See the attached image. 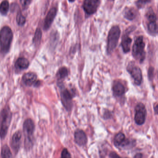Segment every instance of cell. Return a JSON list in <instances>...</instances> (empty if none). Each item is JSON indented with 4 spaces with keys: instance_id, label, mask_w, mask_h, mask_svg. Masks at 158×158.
Returning <instances> with one entry per match:
<instances>
[{
    "instance_id": "6da1fadb",
    "label": "cell",
    "mask_w": 158,
    "mask_h": 158,
    "mask_svg": "<svg viewBox=\"0 0 158 158\" xmlns=\"http://www.w3.org/2000/svg\"><path fill=\"white\" fill-rule=\"evenodd\" d=\"M13 34L9 27L5 26L0 32V45L1 52L6 54L8 53L13 39Z\"/></svg>"
},
{
    "instance_id": "7a4b0ae2",
    "label": "cell",
    "mask_w": 158,
    "mask_h": 158,
    "mask_svg": "<svg viewBox=\"0 0 158 158\" xmlns=\"http://www.w3.org/2000/svg\"><path fill=\"white\" fill-rule=\"evenodd\" d=\"M145 45L143 36H140L137 37L133 46L132 54L134 57L140 63H142L145 58Z\"/></svg>"
},
{
    "instance_id": "3957f363",
    "label": "cell",
    "mask_w": 158,
    "mask_h": 158,
    "mask_svg": "<svg viewBox=\"0 0 158 158\" xmlns=\"http://www.w3.org/2000/svg\"><path fill=\"white\" fill-rule=\"evenodd\" d=\"M121 30L118 26L112 27L109 32L108 36L107 52L109 53H112L116 48L120 36Z\"/></svg>"
},
{
    "instance_id": "277c9868",
    "label": "cell",
    "mask_w": 158,
    "mask_h": 158,
    "mask_svg": "<svg viewBox=\"0 0 158 158\" xmlns=\"http://www.w3.org/2000/svg\"><path fill=\"white\" fill-rule=\"evenodd\" d=\"M12 114L8 109H4L1 116L0 122V136L1 138L5 137L11 122Z\"/></svg>"
},
{
    "instance_id": "5b68a950",
    "label": "cell",
    "mask_w": 158,
    "mask_h": 158,
    "mask_svg": "<svg viewBox=\"0 0 158 158\" xmlns=\"http://www.w3.org/2000/svg\"><path fill=\"white\" fill-rule=\"evenodd\" d=\"M127 69L128 72L133 79L135 84L137 85H140L143 80V75L141 69L135 66L133 63H130Z\"/></svg>"
},
{
    "instance_id": "8992f818",
    "label": "cell",
    "mask_w": 158,
    "mask_h": 158,
    "mask_svg": "<svg viewBox=\"0 0 158 158\" xmlns=\"http://www.w3.org/2000/svg\"><path fill=\"white\" fill-rule=\"evenodd\" d=\"M147 116L145 106L142 103H139L135 108V120L137 125H142L144 123Z\"/></svg>"
},
{
    "instance_id": "52a82bcc",
    "label": "cell",
    "mask_w": 158,
    "mask_h": 158,
    "mask_svg": "<svg viewBox=\"0 0 158 158\" xmlns=\"http://www.w3.org/2000/svg\"><path fill=\"white\" fill-rule=\"evenodd\" d=\"M100 3V0H84L83 7L87 15H93L96 12Z\"/></svg>"
},
{
    "instance_id": "ba28073f",
    "label": "cell",
    "mask_w": 158,
    "mask_h": 158,
    "mask_svg": "<svg viewBox=\"0 0 158 158\" xmlns=\"http://www.w3.org/2000/svg\"><path fill=\"white\" fill-rule=\"evenodd\" d=\"M23 129L26 141L28 142H31V137L33 135L35 129L34 122L30 119L26 120L24 122Z\"/></svg>"
},
{
    "instance_id": "9c48e42d",
    "label": "cell",
    "mask_w": 158,
    "mask_h": 158,
    "mask_svg": "<svg viewBox=\"0 0 158 158\" xmlns=\"http://www.w3.org/2000/svg\"><path fill=\"white\" fill-rule=\"evenodd\" d=\"M134 27H131L127 31V32L123 35L122 41L121 45L123 50L125 53L130 52L131 50V44L132 43V39L129 36V33L133 30Z\"/></svg>"
},
{
    "instance_id": "30bf717a",
    "label": "cell",
    "mask_w": 158,
    "mask_h": 158,
    "mask_svg": "<svg viewBox=\"0 0 158 158\" xmlns=\"http://www.w3.org/2000/svg\"><path fill=\"white\" fill-rule=\"evenodd\" d=\"M61 98L64 106L67 110H70L72 106V97L68 90L65 89L62 92Z\"/></svg>"
},
{
    "instance_id": "8fae6325",
    "label": "cell",
    "mask_w": 158,
    "mask_h": 158,
    "mask_svg": "<svg viewBox=\"0 0 158 158\" xmlns=\"http://www.w3.org/2000/svg\"><path fill=\"white\" fill-rule=\"evenodd\" d=\"M56 12H57V10L55 7L51 8L49 12H48V14L45 18L44 26V29L45 30H48L51 27L56 16Z\"/></svg>"
},
{
    "instance_id": "7c38bea8",
    "label": "cell",
    "mask_w": 158,
    "mask_h": 158,
    "mask_svg": "<svg viewBox=\"0 0 158 158\" xmlns=\"http://www.w3.org/2000/svg\"><path fill=\"white\" fill-rule=\"evenodd\" d=\"M21 133L20 131L15 133L12 137L11 141V147L14 152L17 153L20 148L21 143Z\"/></svg>"
},
{
    "instance_id": "4fadbf2b",
    "label": "cell",
    "mask_w": 158,
    "mask_h": 158,
    "mask_svg": "<svg viewBox=\"0 0 158 158\" xmlns=\"http://www.w3.org/2000/svg\"><path fill=\"white\" fill-rule=\"evenodd\" d=\"M75 142L79 146H84L87 143V137L84 132L82 130H78L75 133Z\"/></svg>"
},
{
    "instance_id": "5bb4252c",
    "label": "cell",
    "mask_w": 158,
    "mask_h": 158,
    "mask_svg": "<svg viewBox=\"0 0 158 158\" xmlns=\"http://www.w3.org/2000/svg\"><path fill=\"white\" fill-rule=\"evenodd\" d=\"M37 79V76L36 74L32 72H28L24 74L22 80L26 85L31 86L35 83Z\"/></svg>"
},
{
    "instance_id": "9a60e30c",
    "label": "cell",
    "mask_w": 158,
    "mask_h": 158,
    "mask_svg": "<svg viewBox=\"0 0 158 158\" xmlns=\"http://www.w3.org/2000/svg\"><path fill=\"white\" fill-rule=\"evenodd\" d=\"M114 143L116 147H124L129 144V142L126 140L125 135L122 133H119L114 138Z\"/></svg>"
},
{
    "instance_id": "2e32d148",
    "label": "cell",
    "mask_w": 158,
    "mask_h": 158,
    "mask_svg": "<svg viewBox=\"0 0 158 158\" xmlns=\"http://www.w3.org/2000/svg\"><path fill=\"white\" fill-rule=\"evenodd\" d=\"M113 94L117 96H120L124 94L125 93V87L122 83L119 82H116L113 85Z\"/></svg>"
},
{
    "instance_id": "e0dca14e",
    "label": "cell",
    "mask_w": 158,
    "mask_h": 158,
    "mask_svg": "<svg viewBox=\"0 0 158 158\" xmlns=\"http://www.w3.org/2000/svg\"><path fill=\"white\" fill-rule=\"evenodd\" d=\"M123 15L126 19L132 20L136 17V11L134 8L127 7L124 10Z\"/></svg>"
},
{
    "instance_id": "ac0fdd59",
    "label": "cell",
    "mask_w": 158,
    "mask_h": 158,
    "mask_svg": "<svg viewBox=\"0 0 158 158\" xmlns=\"http://www.w3.org/2000/svg\"><path fill=\"white\" fill-rule=\"evenodd\" d=\"M29 66V62L28 60L24 58H18L15 63L16 67L19 69H26Z\"/></svg>"
},
{
    "instance_id": "d6986e66",
    "label": "cell",
    "mask_w": 158,
    "mask_h": 158,
    "mask_svg": "<svg viewBox=\"0 0 158 158\" xmlns=\"http://www.w3.org/2000/svg\"><path fill=\"white\" fill-rule=\"evenodd\" d=\"M156 21L149 22L148 24V29L150 34L155 35L158 33V26Z\"/></svg>"
},
{
    "instance_id": "ffe728a7",
    "label": "cell",
    "mask_w": 158,
    "mask_h": 158,
    "mask_svg": "<svg viewBox=\"0 0 158 158\" xmlns=\"http://www.w3.org/2000/svg\"><path fill=\"white\" fill-rule=\"evenodd\" d=\"M9 10V2L6 0L3 1L0 4V12L3 15H6Z\"/></svg>"
},
{
    "instance_id": "44dd1931",
    "label": "cell",
    "mask_w": 158,
    "mask_h": 158,
    "mask_svg": "<svg viewBox=\"0 0 158 158\" xmlns=\"http://www.w3.org/2000/svg\"><path fill=\"white\" fill-rule=\"evenodd\" d=\"M42 38V32L40 29L38 28L35 32V35L33 39V42L36 45H39L40 43Z\"/></svg>"
},
{
    "instance_id": "7402d4cb",
    "label": "cell",
    "mask_w": 158,
    "mask_h": 158,
    "mask_svg": "<svg viewBox=\"0 0 158 158\" xmlns=\"http://www.w3.org/2000/svg\"><path fill=\"white\" fill-rule=\"evenodd\" d=\"M2 156L3 158H11L12 157V153L10 151V149L8 146H4L2 148Z\"/></svg>"
},
{
    "instance_id": "603a6c76",
    "label": "cell",
    "mask_w": 158,
    "mask_h": 158,
    "mask_svg": "<svg viewBox=\"0 0 158 158\" xmlns=\"http://www.w3.org/2000/svg\"><path fill=\"white\" fill-rule=\"evenodd\" d=\"M147 18L148 19L149 22H155L156 21L157 17L155 13H154V11L152 8H149L148 11L147 13Z\"/></svg>"
},
{
    "instance_id": "cb8c5ba5",
    "label": "cell",
    "mask_w": 158,
    "mask_h": 158,
    "mask_svg": "<svg viewBox=\"0 0 158 158\" xmlns=\"http://www.w3.org/2000/svg\"><path fill=\"white\" fill-rule=\"evenodd\" d=\"M16 21L19 26H22L25 24L26 19L25 17L22 15L21 12L18 13L16 16Z\"/></svg>"
},
{
    "instance_id": "d4e9b609",
    "label": "cell",
    "mask_w": 158,
    "mask_h": 158,
    "mask_svg": "<svg viewBox=\"0 0 158 158\" xmlns=\"http://www.w3.org/2000/svg\"><path fill=\"white\" fill-rule=\"evenodd\" d=\"M68 75V70L66 67L61 68L58 72V76L61 79L65 78Z\"/></svg>"
},
{
    "instance_id": "484cf974",
    "label": "cell",
    "mask_w": 158,
    "mask_h": 158,
    "mask_svg": "<svg viewBox=\"0 0 158 158\" xmlns=\"http://www.w3.org/2000/svg\"><path fill=\"white\" fill-rule=\"evenodd\" d=\"M151 0H137L136 5L139 9L143 8L148 3L150 2Z\"/></svg>"
},
{
    "instance_id": "4316f807",
    "label": "cell",
    "mask_w": 158,
    "mask_h": 158,
    "mask_svg": "<svg viewBox=\"0 0 158 158\" xmlns=\"http://www.w3.org/2000/svg\"><path fill=\"white\" fill-rule=\"evenodd\" d=\"M31 0H20V3L24 9L27 8L31 2Z\"/></svg>"
},
{
    "instance_id": "83f0119b",
    "label": "cell",
    "mask_w": 158,
    "mask_h": 158,
    "mask_svg": "<svg viewBox=\"0 0 158 158\" xmlns=\"http://www.w3.org/2000/svg\"><path fill=\"white\" fill-rule=\"evenodd\" d=\"M61 157L62 158H70L71 155L67 149H64L62 151Z\"/></svg>"
},
{
    "instance_id": "f1b7e54d",
    "label": "cell",
    "mask_w": 158,
    "mask_h": 158,
    "mask_svg": "<svg viewBox=\"0 0 158 158\" xmlns=\"http://www.w3.org/2000/svg\"><path fill=\"white\" fill-rule=\"evenodd\" d=\"M154 68L151 67L149 68V70H148V78H149V79L152 80L153 78V75H154Z\"/></svg>"
},
{
    "instance_id": "f546056e",
    "label": "cell",
    "mask_w": 158,
    "mask_h": 158,
    "mask_svg": "<svg viewBox=\"0 0 158 158\" xmlns=\"http://www.w3.org/2000/svg\"><path fill=\"white\" fill-rule=\"evenodd\" d=\"M110 157H119V156L118 155H117L116 153H112L110 154Z\"/></svg>"
},
{
    "instance_id": "4dcf8cb0",
    "label": "cell",
    "mask_w": 158,
    "mask_h": 158,
    "mask_svg": "<svg viewBox=\"0 0 158 158\" xmlns=\"http://www.w3.org/2000/svg\"><path fill=\"white\" fill-rule=\"evenodd\" d=\"M155 112L156 114L158 115V104L155 106Z\"/></svg>"
},
{
    "instance_id": "1f68e13d",
    "label": "cell",
    "mask_w": 158,
    "mask_h": 158,
    "mask_svg": "<svg viewBox=\"0 0 158 158\" xmlns=\"http://www.w3.org/2000/svg\"><path fill=\"white\" fill-rule=\"evenodd\" d=\"M143 157V156H142V155H141V154H137V155H135V156L134 157H136V158H141Z\"/></svg>"
},
{
    "instance_id": "d6a6232c",
    "label": "cell",
    "mask_w": 158,
    "mask_h": 158,
    "mask_svg": "<svg viewBox=\"0 0 158 158\" xmlns=\"http://www.w3.org/2000/svg\"><path fill=\"white\" fill-rule=\"evenodd\" d=\"M70 2H74L75 0H69Z\"/></svg>"
},
{
    "instance_id": "836d02e7",
    "label": "cell",
    "mask_w": 158,
    "mask_h": 158,
    "mask_svg": "<svg viewBox=\"0 0 158 158\" xmlns=\"http://www.w3.org/2000/svg\"><path fill=\"white\" fill-rule=\"evenodd\" d=\"M109 1H114V0H109Z\"/></svg>"
},
{
    "instance_id": "e575fe53",
    "label": "cell",
    "mask_w": 158,
    "mask_h": 158,
    "mask_svg": "<svg viewBox=\"0 0 158 158\" xmlns=\"http://www.w3.org/2000/svg\"></svg>"
}]
</instances>
